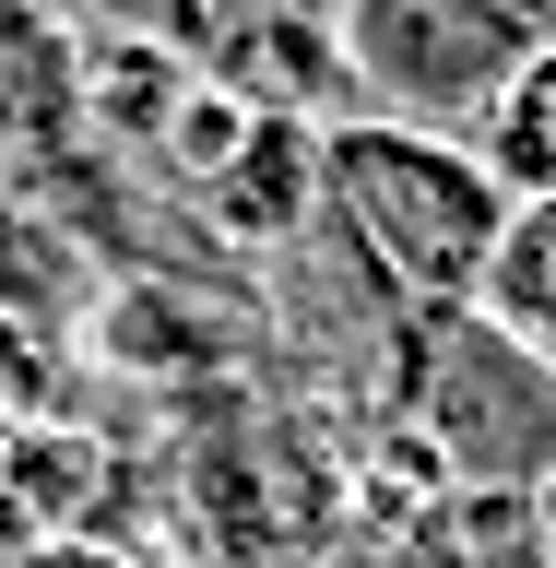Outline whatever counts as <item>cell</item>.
I'll return each mask as SVG.
<instances>
[{"label":"cell","mask_w":556,"mask_h":568,"mask_svg":"<svg viewBox=\"0 0 556 568\" xmlns=\"http://www.w3.org/2000/svg\"><path fill=\"white\" fill-rule=\"evenodd\" d=\"M320 213L403 308L451 320V308H474V273L509 225V190L486 178V154L462 131H415V119L355 106V119L320 131Z\"/></svg>","instance_id":"1"},{"label":"cell","mask_w":556,"mask_h":568,"mask_svg":"<svg viewBox=\"0 0 556 568\" xmlns=\"http://www.w3.org/2000/svg\"><path fill=\"white\" fill-rule=\"evenodd\" d=\"M332 60L367 119L474 131L556 48V0H332Z\"/></svg>","instance_id":"2"},{"label":"cell","mask_w":556,"mask_h":568,"mask_svg":"<svg viewBox=\"0 0 556 568\" xmlns=\"http://www.w3.org/2000/svg\"><path fill=\"white\" fill-rule=\"evenodd\" d=\"M83 106V36L48 0H0V142H48Z\"/></svg>","instance_id":"3"},{"label":"cell","mask_w":556,"mask_h":568,"mask_svg":"<svg viewBox=\"0 0 556 568\" xmlns=\"http://www.w3.org/2000/svg\"><path fill=\"white\" fill-rule=\"evenodd\" d=\"M474 320L497 344H522L533 367H556V202H509L486 273H474Z\"/></svg>","instance_id":"4"},{"label":"cell","mask_w":556,"mask_h":568,"mask_svg":"<svg viewBox=\"0 0 556 568\" xmlns=\"http://www.w3.org/2000/svg\"><path fill=\"white\" fill-rule=\"evenodd\" d=\"M462 142L486 154V178L509 190V202H556V48H545V60H533Z\"/></svg>","instance_id":"5"},{"label":"cell","mask_w":556,"mask_h":568,"mask_svg":"<svg viewBox=\"0 0 556 568\" xmlns=\"http://www.w3.org/2000/svg\"><path fill=\"white\" fill-rule=\"evenodd\" d=\"M95 12L131 36H213V0H95Z\"/></svg>","instance_id":"6"},{"label":"cell","mask_w":556,"mask_h":568,"mask_svg":"<svg viewBox=\"0 0 556 568\" xmlns=\"http://www.w3.org/2000/svg\"><path fill=\"white\" fill-rule=\"evenodd\" d=\"M545 532H556V474H545Z\"/></svg>","instance_id":"7"}]
</instances>
